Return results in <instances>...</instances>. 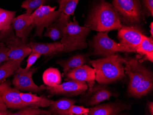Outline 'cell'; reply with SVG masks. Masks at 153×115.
<instances>
[{"instance_id":"obj_35","label":"cell","mask_w":153,"mask_h":115,"mask_svg":"<svg viewBox=\"0 0 153 115\" xmlns=\"http://www.w3.org/2000/svg\"><path fill=\"white\" fill-rule=\"evenodd\" d=\"M14 31L13 26H11L10 28L7 30H0V42H3V41L7 38L9 35Z\"/></svg>"},{"instance_id":"obj_28","label":"cell","mask_w":153,"mask_h":115,"mask_svg":"<svg viewBox=\"0 0 153 115\" xmlns=\"http://www.w3.org/2000/svg\"><path fill=\"white\" fill-rule=\"evenodd\" d=\"M49 0H25L22 2L21 7L25 9L26 13L32 14L40 6L48 3Z\"/></svg>"},{"instance_id":"obj_25","label":"cell","mask_w":153,"mask_h":115,"mask_svg":"<svg viewBox=\"0 0 153 115\" xmlns=\"http://www.w3.org/2000/svg\"><path fill=\"white\" fill-rule=\"evenodd\" d=\"M20 62L9 59L0 65V84L6 81L8 77L13 75L20 67Z\"/></svg>"},{"instance_id":"obj_31","label":"cell","mask_w":153,"mask_h":115,"mask_svg":"<svg viewBox=\"0 0 153 115\" xmlns=\"http://www.w3.org/2000/svg\"><path fill=\"white\" fill-rule=\"evenodd\" d=\"M41 56L42 55L40 53L34 50H32L30 53L27 60V65L25 68L29 69L31 68L32 66L37 61L38 59L41 57Z\"/></svg>"},{"instance_id":"obj_27","label":"cell","mask_w":153,"mask_h":115,"mask_svg":"<svg viewBox=\"0 0 153 115\" xmlns=\"http://www.w3.org/2000/svg\"><path fill=\"white\" fill-rule=\"evenodd\" d=\"M16 14V11L0 8V30H5L10 28Z\"/></svg>"},{"instance_id":"obj_6","label":"cell","mask_w":153,"mask_h":115,"mask_svg":"<svg viewBox=\"0 0 153 115\" xmlns=\"http://www.w3.org/2000/svg\"><path fill=\"white\" fill-rule=\"evenodd\" d=\"M109 32H98L92 40L93 52L94 55L102 56L104 57L115 54L118 52H128V50L108 36Z\"/></svg>"},{"instance_id":"obj_14","label":"cell","mask_w":153,"mask_h":115,"mask_svg":"<svg viewBox=\"0 0 153 115\" xmlns=\"http://www.w3.org/2000/svg\"><path fill=\"white\" fill-rule=\"evenodd\" d=\"M105 85H95L91 89H88L85 97V102L87 106H94L105 100L110 99L114 96Z\"/></svg>"},{"instance_id":"obj_9","label":"cell","mask_w":153,"mask_h":115,"mask_svg":"<svg viewBox=\"0 0 153 115\" xmlns=\"http://www.w3.org/2000/svg\"><path fill=\"white\" fill-rule=\"evenodd\" d=\"M119 43L126 48L129 53L135 52L145 35L136 25L123 26L118 30Z\"/></svg>"},{"instance_id":"obj_36","label":"cell","mask_w":153,"mask_h":115,"mask_svg":"<svg viewBox=\"0 0 153 115\" xmlns=\"http://www.w3.org/2000/svg\"><path fill=\"white\" fill-rule=\"evenodd\" d=\"M149 109V112L151 115H153V103L152 102H149L148 103Z\"/></svg>"},{"instance_id":"obj_1","label":"cell","mask_w":153,"mask_h":115,"mask_svg":"<svg viewBox=\"0 0 153 115\" xmlns=\"http://www.w3.org/2000/svg\"><path fill=\"white\" fill-rule=\"evenodd\" d=\"M85 26L91 30L102 32L118 30L123 25L112 4L105 0H100L89 12Z\"/></svg>"},{"instance_id":"obj_23","label":"cell","mask_w":153,"mask_h":115,"mask_svg":"<svg viewBox=\"0 0 153 115\" xmlns=\"http://www.w3.org/2000/svg\"><path fill=\"white\" fill-rule=\"evenodd\" d=\"M135 52L143 56V60H148L153 62V38L144 36L140 44L137 48Z\"/></svg>"},{"instance_id":"obj_11","label":"cell","mask_w":153,"mask_h":115,"mask_svg":"<svg viewBox=\"0 0 153 115\" xmlns=\"http://www.w3.org/2000/svg\"><path fill=\"white\" fill-rule=\"evenodd\" d=\"M88 89L85 82L69 80L54 87H46L47 93L51 96L62 95L68 97L76 96L84 93Z\"/></svg>"},{"instance_id":"obj_16","label":"cell","mask_w":153,"mask_h":115,"mask_svg":"<svg viewBox=\"0 0 153 115\" xmlns=\"http://www.w3.org/2000/svg\"><path fill=\"white\" fill-rule=\"evenodd\" d=\"M70 21V16L61 12L60 16L46 28L43 36L56 41L63 37L68 23Z\"/></svg>"},{"instance_id":"obj_32","label":"cell","mask_w":153,"mask_h":115,"mask_svg":"<svg viewBox=\"0 0 153 115\" xmlns=\"http://www.w3.org/2000/svg\"><path fill=\"white\" fill-rule=\"evenodd\" d=\"M8 48L4 43L0 42V64L9 60Z\"/></svg>"},{"instance_id":"obj_24","label":"cell","mask_w":153,"mask_h":115,"mask_svg":"<svg viewBox=\"0 0 153 115\" xmlns=\"http://www.w3.org/2000/svg\"><path fill=\"white\" fill-rule=\"evenodd\" d=\"M43 81L45 85L54 87L61 84L62 81L61 73L57 68H50L43 74Z\"/></svg>"},{"instance_id":"obj_17","label":"cell","mask_w":153,"mask_h":115,"mask_svg":"<svg viewBox=\"0 0 153 115\" xmlns=\"http://www.w3.org/2000/svg\"><path fill=\"white\" fill-rule=\"evenodd\" d=\"M131 106L119 102L108 103L99 105L89 109L88 115H120L123 111L129 110Z\"/></svg>"},{"instance_id":"obj_30","label":"cell","mask_w":153,"mask_h":115,"mask_svg":"<svg viewBox=\"0 0 153 115\" xmlns=\"http://www.w3.org/2000/svg\"><path fill=\"white\" fill-rule=\"evenodd\" d=\"M89 111L88 108L74 105L68 111L66 115H88Z\"/></svg>"},{"instance_id":"obj_15","label":"cell","mask_w":153,"mask_h":115,"mask_svg":"<svg viewBox=\"0 0 153 115\" xmlns=\"http://www.w3.org/2000/svg\"><path fill=\"white\" fill-rule=\"evenodd\" d=\"M30 15L26 13L19 15L14 19L12 23L15 35L25 43H27V39L33 29L31 21Z\"/></svg>"},{"instance_id":"obj_5","label":"cell","mask_w":153,"mask_h":115,"mask_svg":"<svg viewBox=\"0 0 153 115\" xmlns=\"http://www.w3.org/2000/svg\"><path fill=\"white\" fill-rule=\"evenodd\" d=\"M56 6L52 7L50 5H42L31 14L32 25L35 29L34 37H42L45 29L59 17L61 12L56 11Z\"/></svg>"},{"instance_id":"obj_22","label":"cell","mask_w":153,"mask_h":115,"mask_svg":"<svg viewBox=\"0 0 153 115\" xmlns=\"http://www.w3.org/2000/svg\"><path fill=\"white\" fill-rule=\"evenodd\" d=\"M153 73L148 71L131 95L135 98L142 97L149 93L153 89Z\"/></svg>"},{"instance_id":"obj_8","label":"cell","mask_w":153,"mask_h":115,"mask_svg":"<svg viewBox=\"0 0 153 115\" xmlns=\"http://www.w3.org/2000/svg\"><path fill=\"white\" fill-rule=\"evenodd\" d=\"M124 65L125 73L129 78L128 93L131 96L148 69L137 58H125Z\"/></svg>"},{"instance_id":"obj_29","label":"cell","mask_w":153,"mask_h":115,"mask_svg":"<svg viewBox=\"0 0 153 115\" xmlns=\"http://www.w3.org/2000/svg\"><path fill=\"white\" fill-rule=\"evenodd\" d=\"M49 111L43 110L39 107L27 106L19 110L11 115H51Z\"/></svg>"},{"instance_id":"obj_2","label":"cell","mask_w":153,"mask_h":115,"mask_svg":"<svg viewBox=\"0 0 153 115\" xmlns=\"http://www.w3.org/2000/svg\"><path fill=\"white\" fill-rule=\"evenodd\" d=\"M124 60L117 54L102 59L89 61L95 73V80L99 84L107 85L126 78Z\"/></svg>"},{"instance_id":"obj_37","label":"cell","mask_w":153,"mask_h":115,"mask_svg":"<svg viewBox=\"0 0 153 115\" xmlns=\"http://www.w3.org/2000/svg\"><path fill=\"white\" fill-rule=\"evenodd\" d=\"M149 27H150V33H151V37H150L153 38V22H151V24H150V26H149Z\"/></svg>"},{"instance_id":"obj_26","label":"cell","mask_w":153,"mask_h":115,"mask_svg":"<svg viewBox=\"0 0 153 115\" xmlns=\"http://www.w3.org/2000/svg\"><path fill=\"white\" fill-rule=\"evenodd\" d=\"M59 4L58 10L69 16H74L79 0H55Z\"/></svg>"},{"instance_id":"obj_19","label":"cell","mask_w":153,"mask_h":115,"mask_svg":"<svg viewBox=\"0 0 153 115\" xmlns=\"http://www.w3.org/2000/svg\"><path fill=\"white\" fill-rule=\"evenodd\" d=\"M21 97L27 106L36 107H49L54 101L43 96H37L31 92L20 93Z\"/></svg>"},{"instance_id":"obj_33","label":"cell","mask_w":153,"mask_h":115,"mask_svg":"<svg viewBox=\"0 0 153 115\" xmlns=\"http://www.w3.org/2000/svg\"><path fill=\"white\" fill-rule=\"evenodd\" d=\"M13 112L8 110L0 94V115H11Z\"/></svg>"},{"instance_id":"obj_3","label":"cell","mask_w":153,"mask_h":115,"mask_svg":"<svg viewBox=\"0 0 153 115\" xmlns=\"http://www.w3.org/2000/svg\"><path fill=\"white\" fill-rule=\"evenodd\" d=\"M91 30L87 27L81 26L79 22L73 18L67 24L61 42L64 45L63 52L69 53L75 50H83L88 46L87 38Z\"/></svg>"},{"instance_id":"obj_4","label":"cell","mask_w":153,"mask_h":115,"mask_svg":"<svg viewBox=\"0 0 153 115\" xmlns=\"http://www.w3.org/2000/svg\"><path fill=\"white\" fill-rule=\"evenodd\" d=\"M112 4L120 20L129 25L137 26L142 20L143 11L140 0H113Z\"/></svg>"},{"instance_id":"obj_10","label":"cell","mask_w":153,"mask_h":115,"mask_svg":"<svg viewBox=\"0 0 153 115\" xmlns=\"http://www.w3.org/2000/svg\"><path fill=\"white\" fill-rule=\"evenodd\" d=\"M3 43L8 48V56L9 59L18 62H22L24 59L29 56L32 50L27 43L15 35L14 31L8 36Z\"/></svg>"},{"instance_id":"obj_20","label":"cell","mask_w":153,"mask_h":115,"mask_svg":"<svg viewBox=\"0 0 153 115\" xmlns=\"http://www.w3.org/2000/svg\"><path fill=\"white\" fill-rule=\"evenodd\" d=\"M88 61V56L85 54H77L68 59L58 61L56 63L62 67L63 73H65L70 69L85 65Z\"/></svg>"},{"instance_id":"obj_7","label":"cell","mask_w":153,"mask_h":115,"mask_svg":"<svg viewBox=\"0 0 153 115\" xmlns=\"http://www.w3.org/2000/svg\"><path fill=\"white\" fill-rule=\"evenodd\" d=\"M37 68L35 67L29 69L19 67L14 74L12 84L14 87L19 91H27L30 92L40 93L46 89L45 85L39 86L33 82V75Z\"/></svg>"},{"instance_id":"obj_18","label":"cell","mask_w":153,"mask_h":115,"mask_svg":"<svg viewBox=\"0 0 153 115\" xmlns=\"http://www.w3.org/2000/svg\"><path fill=\"white\" fill-rule=\"evenodd\" d=\"M32 50L40 53L41 55L52 57L63 52L64 46L61 42L53 43H39L31 42L27 44Z\"/></svg>"},{"instance_id":"obj_13","label":"cell","mask_w":153,"mask_h":115,"mask_svg":"<svg viewBox=\"0 0 153 115\" xmlns=\"http://www.w3.org/2000/svg\"><path fill=\"white\" fill-rule=\"evenodd\" d=\"M65 80H75L87 84L88 89H91L95 84V73L94 69L88 65H83L63 73Z\"/></svg>"},{"instance_id":"obj_34","label":"cell","mask_w":153,"mask_h":115,"mask_svg":"<svg viewBox=\"0 0 153 115\" xmlns=\"http://www.w3.org/2000/svg\"><path fill=\"white\" fill-rule=\"evenodd\" d=\"M143 4L149 15L153 16V0H142Z\"/></svg>"},{"instance_id":"obj_12","label":"cell","mask_w":153,"mask_h":115,"mask_svg":"<svg viewBox=\"0 0 153 115\" xmlns=\"http://www.w3.org/2000/svg\"><path fill=\"white\" fill-rule=\"evenodd\" d=\"M20 93L19 90L11 86L9 81L0 84V94L8 109L19 110L27 106L21 99Z\"/></svg>"},{"instance_id":"obj_21","label":"cell","mask_w":153,"mask_h":115,"mask_svg":"<svg viewBox=\"0 0 153 115\" xmlns=\"http://www.w3.org/2000/svg\"><path fill=\"white\" fill-rule=\"evenodd\" d=\"M76 100L72 99L62 98L59 99L51 105L49 111L51 115H66L70 107L75 104Z\"/></svg>"}]
</instances>
